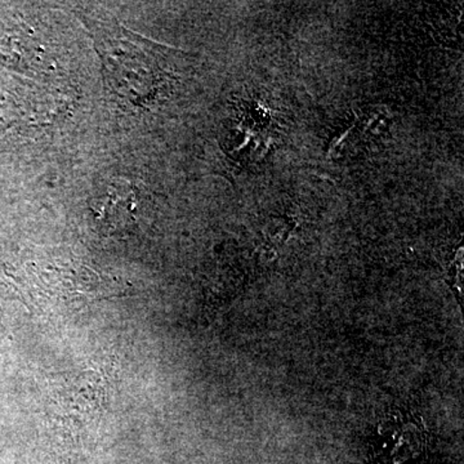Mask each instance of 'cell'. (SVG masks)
<instances>
[{
	"instance_id": "cell-1",
	"label": "cell",
	"mask_w": 464,
	"mask_h": 464,
	"mask_svg": "<svg viewBox=\"0 0 464 464\" xmlns=\"http://www.w3.org/2000/svg\"><path fill=\"white\" fill-rule=\"evenodd\" d=\"M92 27L115 96L136 108L157 99L169 84V75L160 67L155 45L121 26Z\"/></svg>"
},
{
	"instance_id": "cell-2",
	"label": "cell",
	"mask_w": 464,
	"mask_h": 464,
	"mask_svg": "<svg viewBox=\"0 0 464 464\" xmlns=\"http://www.w3.org/2000/svg\"><path fill=\"white\" fill-rule=\"evenodd\" d=\"M145 198L133 182L115 179L92 201L94 221L106 232L128 231L139 222Z\"/></svg>"
}]
</instances>
